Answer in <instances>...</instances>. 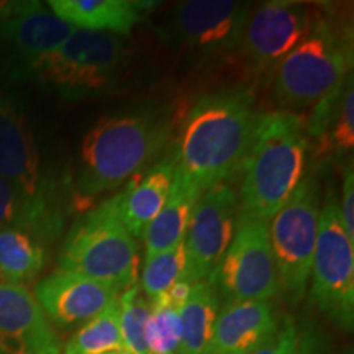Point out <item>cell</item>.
I'll use <instances>...</instances> for the list:
<instances>
[{"label": "cell", "instance_id": "ac0fdd59", "mask_svg": "<svg viewBox=\"0 0 354 354\" xmlns=\"http://www.w3.org/2000/svg\"><path fill=\"white\" fill-rule=\"evenodd\" d=\"M174 151L161 158L148 171L128 180L125 190L115 194L118 215L133 238H143L146 228L166 203L176 174Z\"/></svg>", "mask_w": 354, "mask_h": 354}, {"label": "cell", "instance_id": "f1b7e54d", "mask_svg": "<svg viewBox=\"0 0 354 354\" xmlns=\"http://www.w3.org/2000/svg\"><path fill=\"white\" fill-rule=\"evenodd\" d=\"M339 214H342L343 227L348 236L354 240V172L353 165H349L343 172L342 202H339Z\"/></svg>", "mask_w": 354, "mask_h": 354}, {"label": "cell", "instance_id": "7402d4cb", "mask_svg": "<svg viewBox=\"0 0 354 354\" xmlns=\"http://www.w3.org/2000/svg\"><path fill=\"white\" fill-rule=\"evenodd\" d=\"M46 254L33 233L20 227L0 228V282L25 286L41 272Z\"/></svg>", "mask_w": 354, "mask_h": 354}, {"label": "cell", "instance_id": "8992f818", "mask_svg": "<svg viewBox=\"0 0 354 354\" xmlns=\"http://www.w3.org/2000/svg\"><path fill=\"white\" fill-rule=\"evenodd\" d=\"M125 61V44L118 37L76 28L39 63L33 77L66 100H87L105 94L118 82Z\"/></svg>", "mask_w": 354, "mask_h": 354}, {"label": "cell", "instance_id": "4316f807", "mask_svg": "<svg viewBox=\"0 0 354 354\" xmlns=\"http://www.w3.org/2000/svg\"><path fill=\"white\" fill-rule=\"evenodd\" d=\"M179 307L162 295L151 302V312L146 323L148 354H179Z\"/></svg>", "mask_w": 354, "mask_h": 354}, {"label": "cell", "instance_id": "7c38bea8", "mask_svg": "<svg viewBox=\"0 0 354 354\" xmlns=\"http://www.w3.org/2000/svg\"><path fill=\"white\" fill-rule=\"evenodd\" d=\"M74 30L41 2L0 3V51L15 77L33 76Z\"/></svg>", "mask_w": 354, "mask_h": 354}, {"label": "cell", "instance_id": "52a82bcc", "mask_svg": "<svg viewBox=\"0 0 354 354\" xmlns=\"http://www.w3.org/2000/svg\"><path fill=\"white\" fill-rule=\"evenodd\" d=\"M320 212V185L307 174L269 225L279 294L290 305L302 302L308 292Z\"/></svg>", "mask_w": 354, "mask_h": 354}, {"label": "cell", "instance_id": "f546056e", "mask_svg": "<svg viewBox=\"0 0 354 354\" xmlns=\"http://www.w3.org/2000/svg\"><path fill=\"white\" fill-rule=\"evenodd\" d=\"M109 354H130L127 349H122V351H115V353H109Z\"/></svg>", "mask_w": 354, "mask_h": 354}, {"label": "cell", "instance_id": "d4e9b609", "mask_svg": "<svg viewBox=\"0 0 354 354\" xmlns=\"http://www.w3.org/2000/svg\"><path fill=\"white\" fill-rule=\"evenodd\" d=\"M185 264L187 259L184 241L171 250L146 258L140 279V289L145 297L153 302L167 294V290L177 282H185Z\"/></svg>", "mask_w": 354, "mask_h": 354}, {"label": "cell", "instance_id": "30bf717a", "mask_svg": "<svg viewBox=\"0 0 354 354\" xmlns=\"http://www.w3.org/2000/svg\"><path fill=\"white\" fill-rule=\"evenodd\" d=\"M220 304L269 300L279 295L269 221L240 210L225 254L207 277Z\"/></svg>", "mask_w": 354, "mask_h": 354}, {"label": "cell", "instance_id": "6da1fadb", "mask_svg": "<svg viewBox=\"0 0 354 354\" xmlns=\"http://www.w3.org/2000/svg\"><path fill=\"white\" fill-rule=\"evenodd\" d=\"M258 115L253 97L245 91L198 99L185 118L174 149L177 167L202 192L225 184L241 171Z\"/></svg>", "mask_w": 354, "mask_h": 354}, {"label": "cell", "instance_id": "83f0119b", "mask_svg": "<svg viewBox=\"0 0 354 354\" xmlns=\"http://www.w3.org/2000/svg\"><path fill=\"white\" fill-rule=\"evenodd\" d=\"M7 227L24 228V207L12 185L0 177V228Z\"/></svg>", "mask_w": 354, "mask_h": 354}, {"label": "cell", "instance_id": "9a60e30c", "mask_svg": "<svg viewBox=\"0 0 354 354\" xmlns=\"http://www.w3.org/2000/svg\"><path fill=\"white\" fill-rule=\"evenodd\" d=\"M35 299L50 322L74 328L117 302L120 292L77 274L56 271L35 286Z\"/></svg>", "mask_w": 354, "mask_h": 354}, {"label": "cell", "instance_id": "3957f363", "mask_svg": "<svg viewBox=\"0 0 354 354\" xmlns=\"http://www.w3.org/2000/svg\"><path fill=\"white\" fill-rule=\"evenodd\" d=\"M305 118L289 110L258 115L243 162L241 212L269 221L307 176Z\"/></svg>", "mask_w": 354, "mask_h": 354}, {"label": "cell", "instance_id": "4fadbf2b", "mask_svg": "<svg viewBox=\"0 0 354 354\" xmlns=\"http://www.w3.org/2000/svg\"><path fill=\"white\" fill-rule=\"evenodd\" d=\"M320 7L308 3L266 2L248 17L241 55L256 73H274L284 57L310 33L322 17Z\"/></svg>", "mask_w": 354, "mask_h": 354}, {"label": "cell", "instance_id": "d6986e66", "mask_svg": "<svg viewBox=\"0 0 354 354\" xmlns=\"http://www.w3.org/2000/svg\"><path fill=\"white\" fill-rule=\"evenodd\" d=\"M201 196L202 190L197 187V184L179 167H176L174 180L166 203L143 234L146 258L171 250L184 241L194 209Z\"/></svg>", "mask_w": 354, "mask_h": 354}, {"label": "cell", "instance_id": "484cf974", "mask_svg": "<svg viewBox=\"0 0 354 354\" xmlns=\"http://www.w3.org/2000/svg\"><path fill=\"white\" fill-rule=\"evenodd\" d=\"M354 146V87L353 74L349 73L343 84L335 115L323 138L318 141V153L346 156Z\"/></svg>", "mask_w": 354, "mask_h": 354}, {"label": "cell", "instance_id": "277c9868", "mask_svg": "<svg viewBox=\"0 0 354 354\" xmlns=\"http://www.w3.org/2000/svg\"><path fill=\"white\" fill-rule=\"evenodd\" d=\"M57 271L130 289L138 281V246L118 215L117 197L79 216L66 234L57 256Z\"/></svg>", "mask_w": 354, "mask_h": 354}, {"label": "cell", "instance_id": "603a6c76", "mask_svg": "<svg viewBox=\"0 0 354 354\" xmlns=\"http://www.w3.org/2000/svg\"><path fill=\"white\" fill-rule=\"evenodd\" d=\"M251 354H330V344L317 323L286 315L276 333Z\"/></svg>", "mask_w": 354, "mask_h": 354}, {"label": "cell", "instance_id": "5bb4252c", "mask_svg": "<svg viewBox=\"0 0 354 354\" xmlns=\"http://www.w3.org/2000/svg\"><path fill=\"white\" fill-rule=\"evenodd\" d=\"M238 214V194L228 183L202 192L184 238L185 282L196 284L210 276L232 243Z\"/></svg>", "mask_w": 354, "mask_h": 354}, {"label": "cell", "instance_id": "2e32d148", "mask_svg": "<svg viewBox=\"0 0 354 354\" xmlns=\"http://www.w3.org/2000/svg\"><path fill=\"white\" fill-rule=\"evenodd\" d=\"M61 342L25 286L0 282V354H61Z\"/></svg>", "mask_w": 354, "mask_h": 354}, {"label": "cell", "instance_id": "9c48e42d", "mask_svg": "<svg viewBox=\"0 0 354 354\" xmlns=\"http://www.w3.org/2000/svg\"><path fill=\"white\" fill-rule=\"evenodd\" d=\"M310 300L344 331L354 326V240L348 236L333 190L326 194L310 271Z\"/></svg>", "mask_w": 354, "mask_h": 354}, {"label": "cell", "instance_id": "ba28073f", "mask_svg": "<svg viewBox=\"0 0 354 354\" xmlns=\"http://www.w3.org/2000/svg\"><path fill=\"white\" fill-rule=\"evenodd\" d=\"M0 177L12 185L24 207V230L48 236L59 227L50 184L41 171L33 131L10 100L0 95Z\"/></svg>", "mask_w": 354, "mask_h": 354}, {"label": "cell", "instance_id": "7a4b0ae2", "mask_svg": "<svg viewBox=\"0 0 354 354\" xmlns=\"http://www.w3.org/2000/svg\"><path fill=\"white\" fill-rule=\"evenodd\" d=\"M171 131V113L161 107L100 118L81 145L77 201H94L135 177L162 151Z\"/></svg>", "mask_w": 354, "mask_h": 354}, {"label": "cell", "instance_id": "e0dca14e", "mask_svg": "<svg viewBox=\"0 0 354 354\" xmlns=\"http://www.w3.org/2000/svg\"><path fill=\"white\" fill-rule=\"evenodd\" d=\"M281 318L269 300L221 304L207 354H251L276 333Z\"/></svg>", "mask_w": 354, "mask_h": 354}, {"label": "cell", "instance_id": "5b68a950", "mask_svg": "<svg viewBox=\"0 0 354 354\" xmlns=\"http://www.w3.org/2000/svg\"><path fill=\"white\" fill-rule=\"evenodd\" d=\"M351 28L322 17L310 33L274 69L272 92L282 107L304 109L342 86L353 64Z\"/></svg>", "mask_w": 354, "mask_h": 354}, {"label": "cell", "instance_id": "ffe728a7", "mask_svg": "<svg viewBox=\"0 0 354 354\" xmlns=\"http://www.w3.org/2000/svg\"><path fill=\"white\" fill-rule=\"evenodd\" d=\"M50 10L57 19L87 32L130 37L143 15L128 0H50Z\"/></svg>", "mask_w": 354, "mask_h": 354}, {"label": "cell", "instance_id": "44dd1931", "mask_svg": "<svg viewBox=\"0 0 354 354\" xmlns=\"http://www.w3.org/2000/svg\"><path fill=\"white\" fill-rule=\"evenodd\" d=\"M220 305L218 295L207 279L192 284L189 297L179 308V354H207Z\"/></svg>", "mask_w": 354, "mask_h": 354}, {"label": "cell", "instance_id": "8fae6325", "mask_svg": "<svg viewBox=\"0 0 354 354\" xmlns=\"http://www.w3.org/2000/svg\"><path fill=\"white\" fill-rule=\"evenodd\" d=\"M250 13L241 2L189 0L174 10L169 32L194 59H223L240 50Z\"/></svg>", "mask_w": 354, "mask_h": 354}, {"label": "cell", "instance_id": "cb8c5ba5", "mask_svg": "<svg viewBox=\"0 0 354 354\" xmlns=\"http://www.w3.org/2000/svg\"><path fill=\"white\" fill-rule=\"evenodd\" d=\"M120 299V297H118ZM125 349L120 331L118 300L81 325L61 354H109Z\"/></svg>", "mask_w": 354, "mask_h": 354}]
</instances>
